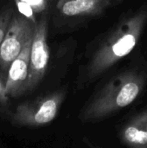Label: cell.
Returning a JSON list of instances; mask_svg holds the SVG:
<instances>
[{"mask_svg": "<svg viewBox=\"0 0 147 148\" xmlns=\"http://www.w3.org/2000/svg\"><path fill=\"white\" fill-rule=\"evenodd\" d=\"M147 85V62L134 55L132 62L114 75L95 94L81 113L85 122L97 121L133 104L143 96Z\"/></svg>", "mask_w": 147, "mask_h": 148, "instance_id": "cell-1", "label": "cell"}, {"mask_svg": "<svg viewBox=\"0 0 147 148\" xmlns=\"http://www.w3.org/2000/svg\"><path fill=\"white\" fill-rule=\"evenodd\" d=\"M147 26V3L124 14L107 33L86 67L87 81H93L127 56Z\"/></svg>", "mask_w": 147, "mask_h": 148, "instance_id": "cell-2", "label": "cell"}, {"mask_svg": "<svg viewBox=\"0 0 147 148\" xmlns=\"http://www.w3.org/2000/svg\"><path fill=\"white\" fill-rule=\"evenodd\" d=\"M64 98V92L60 91L32 101L21 103L11 116L12 123L20 127L46 125L55 119Z\"/></svg>", "mask_w": 147, "mask_h": 148, "instance_id": "cell-3", "label": "cell"}, {"mask_svg": "<svg viewBox=\"0 0 147 148\" xmlns=\"http://www.w3.org/2000/svg\"><path fill=\"white\" fill-rule=\"evenodd\" d=\"M49 47L48 44V17L46 15L36 21L29 51V74L24 92L36 88L43 78L49 66Z\"/></svg>", "mask_w": 147, "mask_h": 148, "instance_id": "cell-4", "label": "cell"}, {"mask_svg": "<svg viewBox=\"0 0 147 148\" xmlns=\"http://www.w3.org/2000/svg\"><path fill=\"white\" fill-rule=\"evenodd\" d=\"M35 23L19 13L12 16L8 29L0 44V67L9 69L10 63L18 56L27 39L33 34Z\"/></svg>", "mask_w": 147, "mask_h": 148, "instance_id": "cell-5", "label": "cell"}, {"mask_svg": "<svg viewBox=\"0 0 147 148\" xmlns=\"http://www.w3.org/2000/svg\"><path fill=\"white\" fill-rule=\"evenodd\" d=\"M32 38L33 34L27 39L22 51L8 69V75L6 77V93L8 97H17L24 93L29 74V59Z\"/></svg>", "mask_w": 147, "mask_h": 148, "instance_id": "cell-6", "label": "cell"}, {"mask_svg": "<svg viewBox=\"0 0 147 148\" xmlns=\"http://www.w3.org/2000/svg\"><path fill=\"white\" fill-rule=\"evenodd\" d=\"M119 136L128 148H147V106L122 124Z\"/></svg>", "mask_w": 147, "mask_h": 148, "instance_id": "cell-7", "label": "cell"}, {"mask_svg": "<svg viewBox=\"0 0 147 148\" xmlns=\"http://www.w3.org/2000/svg\"><path fill=\"white\" fill-rule=\"evenodd\" d=\"M117 3L120 2L110 0H62L56 3V9L62 16L83 18L101 15Z\"/></svg>", "mask_w": 147, "mask_h": 148, "instance_id": "cell-8", "label": "cell"}, {"mask_svg": "<svg viewBox=\"0 0 147 148\" xmlns=\"http://www.w3.org/2000/svg\"><path fill=\"white\" fill-rule=\"evenodd\" d=\"M14 14V8L10 6L0 12V44L3 42L9 24Z\"/></svg>", "mask_w": 147, "mask_h": 148, "instance_id": "cell-9", "label": "cell"}, {"mask_svg": "<svg viewBox=\"0 0 147 148\" xmlns=\"http://www.w3.org/2000/svg\"><path fill=\"white\" fill-rule=\"evenodd\" d=\"M15 4L16 6L18 13L20 15H22L23 16H24L25 18L29 19V21H31L33 23L36 24V20L35 13L33 12V10L30 8V6L25 2V0H16L15 1Z\"/></svg>", "mask_w": 147, "mask_h": 148, "instance_id": "cell-10", "label": "cell"}, {"mask_svg": "<svg viewBox=\"0 0 147 148\" xmlns=\"http://www.w3.org/2000/svg\"><path fill=\"white\" fill-rule=\"evenodd\" d=\"M25 2L30 6L35 15L44 13L49 4V2L46 0H25Z\"/></svg>", "mask_w": 147, "mask_h": 148, "instance_id": "cell-11", "label": "cell"}, {"mask_svg": "<svg viewBox=\"0 0 147 148\" xmlns=\"http://www.w3.org/2000/svg\"><path fill=\"white\" fill-rule=\"evenodd\" d=\"M9 97L6 93V79L0 75V104L5 106L7 105Z\"/></svg>", "mask_w": 147, "mask_h": 148, "instance_id": "cell-12", "label": "cell"}, {"mask_svg": "<svg viewBox=\"0 0 147 148\" xmlns=\"http://www.w3.org/2000/svg\"><path fill=\"white\" fill-rule=\"evenodd\" d=\"M0 3H1V1H0Z\"/></svg>", "mask_w": 147, "mask_h": 148, "instance_id": "cell-13", "label": "cell"}]
</instances>
